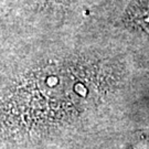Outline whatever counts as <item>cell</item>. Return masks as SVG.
Instances as JSON below:
<instances>
[{
  "mask_svg": "<svg viewBox=\"0 0 149 149\" xmlns=\"http://www.w3.org/2000/svg\"><path fill=\"white\" fill-rule=\"evenodd\" d=\"M133 20L140 29L149 33V8H138L134 12Z\"/></svg>",
  "mask_w": 149,
  "mask_h": 149,
  "instance_id": "6da1fadb",
  "label": "cell"
}]
</instances>
